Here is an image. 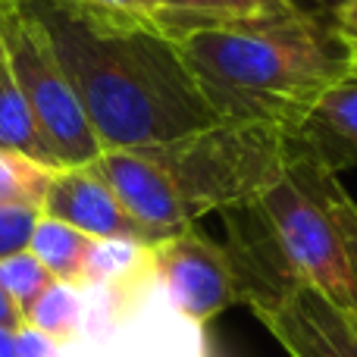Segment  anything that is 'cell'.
Segmentation results:
<instances>
[{"instance_id": "obj_18", "label": "cell", "mask_w": 357, "mask_h": 357, "mask_svg": "<svg viewBox=\"0 0 357 357\" xmlns=\"http://www.w3.org/2000/svg\"><path fill=\"white\" fill-rule=\"evenodd\" d=\"M157 10V25L163 35H178L182 29L204 19H235L226 13L220 0H151Z\"/></svg>"}, {"instance_id": "obj_10", "label": "cell", "mask_w": 357, "mask_h": 357, "mask_svg": "<svg viewBox=\"0 0 357 357\" xmlns=\"http://www.w3.org/2000/svg\"><path fill=\"white\" fill-rule=\"evenodd\" d=\"M295 144L333 176L357 167V63L310 113Z\"/></svg>"}, {"instance_id": "obj_19", "label": "cell", "mask_w": 357, "mask_h": 357, "mask_svg": "<svg viewBox=\"0 0 357 357\" xmlns=\"http://www.w3.org/2000/svg\"><path fill=\"white\" fill-rule=\"evenodd\" d=\"M41 207L31 204H0V260L29 251Z\"/></svg>"}, {"instance_id": "obj_14", "label": "cell", "mask_w": 357, "mask_h": 357, "mask_svg": "<svg viewBox=\"0 0 357 357\" xmlns=\"http://www.w3.org/2000/svg\"><path fill=\"white\" fill-rule=\"evenodd\" d=\"M54 169L13 151H0V204L41 207Z\"/></svg>"}, {"instance_id": "obj_6", "label": "cell", "mask_w": 357, "mask_h": 357, "mask_svg": "<svg viewBox=\"0 0 357 357\" xmlns=\"http://www.w3.org/2000/svg\"><path fill=\"white\" fill-rule=\"evenodd\" d=\"M148 260L173 307L197 326L216 320L232 304H245L226 245L197 232L195 226L157 241L148 251Z\"/></svg>"}, {"instance_id": "obj_12", "label": "cell", "mask_w": 357, "mask_h": 357, "mask_svg": "<svg viewBox=\"0 0 357 357\" xmlns=\"http://www.w3.org/2000/svg\"><path fill=\"white\" fill-rule=\"evenodd\" d=\"M91 241L94 238H88L85 232H79V229L41 213L29 251L47 266V273L56 282L85 291V264H88Z\"/></svg>"}, {"instance_id": "obj_5", "label": "cell", "mask_w": 357, "mask_h": 357, "mask_svg": "<svg viewBox=\"0 0 357 357\" xmlns=\"http://www.w3.org/2000/svg\"><path fill=\"white\" fill-rule=\"evenodd\" d=\"M0 54L22 88L60 169L91 167L104 148L31 0H0Z\"/></svg>"}, {"instance_id": "obj_1", "label": "cell", "mask_w": 357, "mask_h": 357, "mask_svg": "<svg viewBox=\"0 0 357 357\" xmlns=\"http://www.w3.org/2000/svg\"><path fill=\"white\" fill-rule=\"evenodd\" d=\"M220 123H264L298 135L357 63L333 13L204 19L173 35Z\"/></svg>"}, {"instance_id": "obj_2", "label": "cell", "mask_w": 357, "mask_h": 357, "mask_svg": "<svg viewBox=\"0 0 357 357\" xmlns=\"http://www.w3.org/2000/svg\"><path fill=\"white\" fill-rule=\"evenodd\" d=\"M104 151L154 148L216 126L182 50L160 29L100 25L31 0Z\"/></svg>"}, {"instance_id": "obj_16", "label": "cell", "mask_w": 357, "mask_h": 357, "mask_svg": "<svg viewBox=\"0 0 357 357\" xmlns=\"http://www.w3.org/2000/svg\"><path fill=\"white\" fill-rule=\"evenodd\" d=\"M151 248L135 245V241H91V251H88V264H85V289L91 285H107L116 282V279L129 276L138 266H151L148 260Z\"/></svg>"}, {"instance_id": "obj_24", "label": "cell", "mask_w": 357, "mask_h": 357, "mask_svg": "<svg viewBox=\"0 0 357 357\" xmlns=\"http://www.w3.org/2000/svg\"><path fill=\"white\" fill-rule=\"evenodd\" d=\"M0 326H22V314H19L16 304L3 295V289H0Z\"/></svg>"}, {"instance_id": "obj_8", "label": "cell", "mask_w": 357, "mask_h": 357, "mask_svg": "<svg viewBox=\"0 0 357 357\" xmlns=\"http://www.w3.org/2000/svg\"><path fill=\"white\" fill-rule=\"evenodd\" d=\"M41 213L79 229L88 238L135 241V245H144V248H154L160 241L116 201L110 185L91 167L54 169L47 195H44V204H41Z\"/></svg>"}, {"instance_id": "obj_17", "label": "cell", "mask_w": 357, "mask_h": 357, "mask_svg": "<svg viewBox=\"0 0 357 357\" xmlns=\"http://www.w3.org/2000/svg\"><path fill=\"white\" fill-rule=\"evenodd\" d=\"M60 6L79 13L100 25H119V29H160L157 10L151 0H56Z\"/></svg>"}, {"instance_id": "obj_11", "label": "cell", "mask_w": 357, "mask_h": 357, "mask_svg": "<svg viewBox=\"0 0 357 357\" xmlns=\"http://www.w3.org/2000/svg\"><path fill=\"white\" fill-rule=\"evenodd\" d=\"M0 151H13V154H22L50 169H60L47 138L38 129V119L25 100L22 88L16 85L10 66H6L3 54H0Z\"/></svg>"}, {"instance_id": "obj_25", "label": "cell", "mask_w": 357, "mask_h": 357, "mask_svg": "<svg viewBox=\"0 0 357 357\" xmlns=\"http://www.w3.org/2000/svg\"><path fill=\"white\" fill-rule=\"evenodd\" d=\"M16 329L19 326H0V357H19Z\"/></svg>"}, {"instance_id": "obj_26", "label": "cell", "mask_w": 357, "mask_h": 357, "mask_svg": "<svg viewBox=\"0 0 357 357\" xmlns=\"http://www.w3.org/2000/svg\"><path fill=\"white\" fill-rule=\"evenodd\" d=\"M301 10H314V13H333L335 16V10H339L342 3H348V0H295Z\"/></svg>"}, {"instance_id": "obj_13", "label": "cell", "mask_w": 357, "mask_h": 357, "mask_svg": "<svg viewBox=\"0 0 357 357\" xmlns=\"http://www.w3.org/2000/svg\"><path fill=\"white\" fill-rule=\"evenodd\" d=\"M25 323L31 329H38L41 335H47L54 345H66L79 335L82 323V298L79 289L73 285L54 282L25 314Z\"/></svg>"}, {"instance_id": "obj_7", "label": "cell", "mask_w": 357, "mask_h": 357, "mask_svg": "<svg viewBox=\"0 0 357 357\" xmlns=\"http://www.w3.org/2000/svg\"><path fill=\"white\" fill-rule=\"evenodd\" d=\"M289 357H357V314L314 285H295L254 307Z\"/></svg>"}, {"instance_id": "obj_3", "label": "cell", "mask_w": 357, "mask_h": 357, "mask_svg": "<svg viewBox=\"0 0 357 357\" xmlns=\"http://www.w3.org/2000/svg\"><path fill=\"white\" fill-rule=\"evenodd\" d=\"M335 185L339 176L295 144L276 185L241 207L222 210L226 251L251 310L295 285H314L357 314L345 238L333 213Z\"/></svg>"}, {"instance_id": "obj_22", "label": "cell", "mask_w": 357, "mask_h": 357, "mask_svg": "<svg viewBox=\"0 0 357 357\" xmlns=\"http://www.w3.org/2000/svg\"><path fill=\"white\" fill-rule=\"evenodd\" d=\"M16 348H19V357H54L56 351L54 342L47 335H41L38 329H31L29 323H22L16 329Z\"/></svg>"}, {"instance_id": "obj_21", "label": "cell", "mask_w": 357, "mask_h": 357, "mask_svg": "<svg viewBox=\"0 0 357 357\" xmlns=\"http://www.w3.org/2000/svg\"><path fill=\"white\" fill-rule=\"evenodd\" d=\"M235 19H285L301 6L295 0H220Z\"/></svg>"}, {"instance_id": "obj_4", "label": "cell", "mask_w": 357, "mask_h": 357, "mask_svg": "<svg viewBox=\"0 0 357 357\" xmlns=\"http://www.w3.org/2000/svg\"><path fill=\"white\" fill-rule=\"evenodd\" d=\"M148 151L167 173L188 222L232 210L276 185L295 157V135L264 123H216Z\"/></svg>"}, {"instance_id": "obj_20", "label": "cell", "mask_w": 357, "mask_h": 357, "mask_svg": "<svg viewBox=\"0 0 357 357\" xmlns=\"http://www.w3.org/2000/svg\"><path fill=\"white\" fill-rule=\"evenodd\" d=\"M333 213L342 229V238H345L348 270H351V285H354V298H357V204L342 185H335V191H333Z\"/></svg>"}, {"instance_id": "obj_15", "label": "cell", "mask_w": 357, "mask_h": 357, "mask_svg": "<svg viewBox=\"0 0 357 357\" xmlns=\"http://www.w3.org/2000/svg\"><path fill=\"white\" fill-rule=\"evenodd\" d=\"M54 282H56V279L50 276L47 266H44L31 251L13 254V257L0 260V289H3V295L10 298L13 304H16V310L22 314V323H25L29 307Z\"/></svg>"}, {"instance_id": "obj_23", "label": "cell", "mask_w": 357, "mask_h": 357, "mask_svg": "<svg viewBox=\"0 0 357 357\" xmlns=\"http://www.w3.org/2000/svg\"><path fill=\"white\" fill-rule=\"evenodd\" d=\"M335 22H339L342 31L357 44V0H348V3H342L339 10H335Z\"/></svg>"}, {"instance_id": "obj_9", "label": "cell", "mask_w": 357, "mask_h": 357, "mask_svg": "<svg viewBox=\"0 0 357 357\" xmlns=\"http://www.w3.org/2000/svg\"><path fill=\"white\" fill-rule=\"evenodd\" d=\"M91 169L110 185L116 201L160 241L191 226L167 173L148 151L138 148L104 151L91 163Z\"/></svg>"}]
</instances>
